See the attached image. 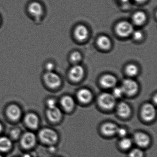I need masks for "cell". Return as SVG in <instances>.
<instances>
[{
  "mask_svg": "<svg viewBox=\"0 0 157 157\" xmlns=\"http://www.w3.org/2000/svg\"><path fill=\"white\" fill-rule=\"evenodd\" d=\"M39 139L43 143L49 145L56 144L58 140V135L55 130L49 128H44L39 132Z\"/></svg>",
  "mask_w": 157,
  "mask_h": 157,
  "instance_id": "obj_1",
  "label": "cell"
},
{
  "mask_svg": "<svg viewBox=\"0 0 157 157\" xmlns=\"http://www.w3.org/2000/svg\"><path fill=\"white\" fill-rule=\"evenodd\" d=\"M43 80L46 85L51 89H56L61 85L60 77L54 71H46L43 76Z\"/></svg>",
  "mask_w": 157,
  "mask_h": 157,
  "instance_id": "obj_2",
  "label": "cell"
},
{
  "mask_svg": "<svg viewBox=\"0 0 157 157\" xmlns=\"http://www.w3.org/2000/svg\"><path fill=\"white\" fill-rule=\"evenodd\" d=\"M100 107L105 110H111L116 105V98L111 94L105 93L100 95L98 100Z\"/></svg>",
  "mask_w": 157,
  "mask_h": 157,
  "instance_id": "obj_3",
  "label": "cell"
},
{
  "mask_svg": "<svg viewBox=\"0 0 157 157\" xmlns=\"http://www.w3.org/2000/svg\"><path fill=\"white\" fill-rule=\"evenodd\" d=\"M36 138L33 132H25L21 138V145L24 148L30 149L35 146Z\"/></svg>",
  "mask_w": 157,
  "mask_h": 157,
  "instance_id": "obj_4",
  "label": "cell"
},
{
  "mask_svg": "<svg viewBox=\"0 0 157 157\" xmlns=\"http://www.w3.org/2000/svg\"><path fill=\"white\" fill-rule=\"evenodd\" d=\"M117 33L122 37H127L134 32L133 25L127 21H122L117 25Z\"/></svg>",
  "mask_w": 157,
  "mask_h": 157,
  "instance_id": "obj_5",
  "label": "cell"
},
{
  "mask_svg": "<svg viewBox=\"0 0 157 157\" xmlns=\"http://www.w3.org/2000/svg\"><path fill=\"white\" fill-rule=\"evenodd\" d=\"M121 88L124 94L127 95H133L136 94L138 91V85L137 82L133 80L127 79L123 81Z\"/></svg>",
  "mask_w": 157,
  "mask_h": 157,
  "instance_id": "obj_6",
  "label": "cell"
},
{
  "mask_svg": "<svg viewBox=\"0 0 157 157\" xmlns=\"http://www.w3.org/2000/svg\"><path fill=\"white\" fill-rule=\"evenodd\" d=\"M156 114V109L151 104H146L142 107L141 115L142 118L145 121L147 122L151 121L155 118Z\"/></svg>",
  "mask_w": 157,
  "mask_h": 157,
  "instance_id": "obj_7",
  "label": "cell"
},
{
  "mask_svg": "<svg viewBox=\"0 0 157 157\" xmlns=\"http://www.w3.org/2000/svg\"><path fill=\"white\" fill-rule=\"evenodd\" d=\"M44 11L43 6L38 2H33L28 5V13L35 18L41 17L44 13Z\"/></svg>",
  "mask_w": 157,
  "mask_h": 157,
  "instance_id": "obj_8",
  "label": "cell"
},
{
  "mask_svg": "<svg viewBox=\"0 0 157 157\" xmlns=\"http://www.w3.org/2000/svg\"><path fill=\"white\" fill-rule=\"evenodd\" d=\"M134 140L137 146L141 147H146L150 143V138L148 135L143 132H137L134 136Z\"/></svg>",
  "mask_w": 157,
  "mask_h": 157,
  "instance_id": "obj_9",
  "label": "cell"
},
{
  "mask_svg": "<svg viewBox=\"0 0 157 157\" xmlns=\"http://www.w3.org/2000/svg\"><path fill=\"white\" fill-rule=\"evenodd\" d=\"M7 116L12 121H16L20 119L22 112L21 108L15 104L11 105L8 106L6 111Z\"/></svg>",
  "mask_w": 157,
  "mask_h": 157,
  "instance_id": "obj_10",
  "label": "cell"
},
{
  "mask_svg": "<svg viewBox=\"0 0 157 157\" xmlns=\"http://www.w3.org/2000/svg\"><path fill=\"white\" fill-rule=\"evenodd\" d=\"M46 115L49 121L53 123H57L61 120L62 112L59 108L56 106L52 108H48L47 110Z\"/></svg>",
  "mask_w": 157,
  "mask_h": 157,
  "instance_id": "obj_11",
  "label": "cell"
},
{
  "mask_svg": "<svg viewBox=\"0 0 157 157\" xmlns=\"http://www.w3.org/2000/svg\"><path fill=\"white\" fill-rule=\"evenodd\" d=\"M25 122L27 126L32 129H36L39 125V118L36 114L29 113L25 117Z\"/></svg>",
  "mask_w": 157,
  "mask_h": 157,
  "instance_id": "obj_12",
  "label": "cell"
},
{
  "mask_svg": "<svg viewBox=\"0 0 157 157\" xmlns=\"http://www.w3.org/2000/svg\"><path fill=\"white\" fill-rule=\"evenodd\" d=\"M84 70L79 65H76L72 67L69 72V77L72 81L78 82L80 80L83 76Z\"/></svg>",
  "mask_w": 157,
  "mask_h": 157,
  "instance_id": "obj_13",
  "label": "cell"
},
{
  "mask_svg": "<svg viewBox=\"0 0 157 157\" xmlns=\"http://www.w3.org/2000/svg\"><path fill=\"white\" fill-rule=\"evenodd\" d=\"M118 127L113 123H106L101 127V131L103 135L106 136H113L117 134Z\"/></svg>",
  "mask_w": 157,
  "mask_h": 157,
  "instance_id": "obj_14",
  "label": "cell"
},
{
  "mask_svg": "<svg viewBox=\"0 0 157 157\" xmlns=\"http://www.w3.org/2000/svg\"><path fill=\"white\" fill-rule=\"evenodd\" d=\"M78 100L82 103L87 104L91 101L93 95L90 91L87 89L80 90L77 94Z\"/></svg>",
  "mask_w": 157,
  "mask_h": 157,
  "instance_id": "obj_15",
  "label": "cell"
},
{
  "mask_svg": "<svg viewBox=\"0 0 157 157\" xmlns=\"http://www.w3.org/2000/svg\"><path fill=\"white\" fill-rule=\"evenodd\" d=\"M117 112L120 117L126 118L131 114V109L130 106L126 103L121 102L117 105Z\"/></svg>",
  "mask_w": 157,
  "mask_h": 157,
  "instance_id": "obj_16",
  "label": "cell"
},
{
  "mask_svg": "<svg viewBox=\"0 0 157 157\" xmlns=\"http://www.w3.org/2000/svg\"><path fill=\"white\" fill-rule=\"evenodd\" d=\"M60 104L64 110L67 112H71L74 109L75 102L72 97L69 96H65L61 99Z\"/></svg>",
  "mask_w": 157,
  "mask_h": 157,
  "instance_id": "obj_17",
  "label": "cell"
},
{
  "mask_svg": "<svg viewBox=\"0 0 157 157\" xmlns=\"http://www.w3.org/2000/svg\"><path fill=\"white\" fill-rule=\"evenodd\" d=\"M100 83L104 88H113L116 84L117 79L113 75H105L101 78Z\"/></svg>",
  "mask_w": 157,
  "mask_h": 157,
  "instance_id": "obj_18",
  "label": "cell"
},
{
  "mask_svg": "<svg viewBox=\"0 0 157 157\" xmlns=\"http://www.w3.org/2000/svg\"><path fill=\"white\" fill-rule=\"evenodd\" d=\"M75 35L79 41H83L88 37V29L84 25H79L75 30Z\"/></svg>",
  "mask_w": 157,
  "mask_h": 157,
  "instance_id": "obj_19",
  "label": "cell"
},
{
  "mask_svg": "<svg viewBox=\"0 0 157 157\" xmlns=\"http://www.w3.org/2000/svg\"><path fill=\"white\" fill-rule=\"evenodd\" d=\"M13 143L9 138L5 136L0 137V151L7 152L11 149Z\"/></svg>",
  "mask_w": 157,
  "mask_h": 157,
  "instance_id": "obj_20",
  "label": "cell"
},
{
  "mask_svg": "<svg viewBox=\"0 0 157 157\" xmlns=\"http://www.w3.org/2000/svg\"><path fill=\"white\" fill-rule=\"evenodd\" d=\"M97 44L99 47L102 49H107L110 48L111 43L108 37L105 36H102L98 38Z\"/></svg>",
  "mask_w": 157,
  "mask_h": 157,
  "instance_id": "obj_21",
  "label": "cell"
},
{
  "mask_svg": "<svg viewBox=\"0 0 157 157\" xmlns=\"http://www.w3.org/2000/svg\"><path fill=\"white\" fill-rule=\"evenodd\" d=\"M146 15L142 12L136 13L133 17V22L137 25H140L143 24L146 21Z\"/></svg>",
  "mask_w": 157,
  "mask_h": 157,
  "instance_id": "obj_22",
  "label": "cell"
},
{
  "mask_svg": "<svg viewBox=\"0 0 157 157\" xmlns=\"http://www.w3.org/2000/svg\"><path fill=\"white\" fill-rule=\"evenodd\" d=\"M132 140L130 138L124 137L119 142V146L123 149L127 150L132 147Z\"/></svg>",
  "mask_w": 157,
  "mask_h": 157,
  "instance_id": "obj_23",
  "label": "cell"
},
{
  "mask_svg": "<svg viewBox=\"0 0 157 157\" xmlns=\"http://www.w3.org/2000/svg\"><path fill=\"white\" fill-rule=\"evenodd\" d=\"M127 74L130 77H134L137 75L138 72V70L136 66L133 64H130L126 68Z\"/></svg>",
  "mask_w": 157,
  "mask_h": 157,
  "instance_id": "obj_24",
  "label": "cell"
},
{
  "mask_svg": "<svg viewBox=\"0 0 157 157\" xmlns=\"http://www.w3.org/2000/svg\"><path fill=\"white\" fill-rule=\"evenodd\" d=\"M143 151L139 148L133 149L128 154V157H143Z\"/></svg>",
  "mask_w": 157,
  "mask_h": 157,
  "instance_id": "obj_25",
  "label": "cell"
},
{
  "mask_svg": "<svg viewBox=\"0 0 157 157\" xmlns=\"http://www.w3.org/2000/svg\"><path fill=\"white\" fill-rule=\"evenodd\" d=\"M124 94L121 87H116L113 91V95L115 98H119Z\"/></svg>",
  "mask_w": 157,
  "mask_h": 157,
  "instance_id": "obj_26",
  "label": "cell"
},
{
  "mask_svg": "<svg viewBox=\"0 0 157 157\" xmlns=\"http://www.w3.org/2000/svg\"><path fill=\"white\" fill-rule=\"evenodd\" d=\"M21 130L19 128H14L11 131L10 136L13 139H17L21 136Z\"/></svg>",
  "mask_w": 157,
  "mask_h": 157,
  "instance_id": "obj_27",
  "label": "cell"
},
{
  "mask_svg": "<svg viewBox=\"0 0 157 157\" xmlns=\"http://www.w3.org/2000/svg\"><path fill=\"white\" fill-rule=\"evenodd\" d=\"M82 56L80 53L78 52H73L71 56V59L74 62L80 61L81 59Z\"/></svg>",
  "mask_w": 157,
  "mask_h": 157,
  "instance_id": "obj_28",
  "label": "cell"
},
{
  "mask_svg": "<svg viewBox=\"0 0 157 157\" xmlns=\"http://www.w3.org/2000/svg\"><path fill=\"white\" fill-rule=\"evenodd\" d=\"M48 108H52L56 106V101L55 99L50 98L47 100L46 102Z\"/></svg>",
  "mask_w": 157,
  "mask_h": 157,
  "instance_id": "obj_29",
  "label": "cell"
},
{
  "mask_svg": "<svg viewBox=\"0 0 157 157\" xmlns=\"http://www.w3.org/2000/svg\"><path fill=\"white\" fill-rule=\"evenodd\" d=\"M117 134L121 137H124L127 134V130H126L125 128H124L118 127Z\"/></svg>",
  "mask_w": 157,
  "mask_h": 157,
  "instance_id": "obj_30",
  "label": "cell"
},
{
  "mask_svg": "<svg viewBox=\"0 0 157 157\" xmlns=\"http://www.w3.org/2000/svg\"><path fill=\"white\" fill-rule=\"evenodd\" d=\"M45 68L46 71H54L55 65L52 62H47L45 66Z\"/></svg>",
  "mask_w": 157,
  "mask_h": 157,
  "instance_id": "obj_31",
  "label": "cell"
},
{
  "mask_svg": "<svg viewBox=\"0 0 157 157\" xmlns=\"http://www.w3.org/2000/svg\"><path fill=\"white\" fill-rule=\"evenodd\" d=\"M132 33H133V37L136 40H140L143 36L142 33L140 31H136L135 32H133Z\"/></svg>",
  "mask_w": 157,
  "mask_h": 157,
  "instance_id": "obj_32",
  "label": "cell"
},
{
  "mask_svg": "<svg viewBox=\"0 0 157 157\" xmlns=\"http://www.w3.org/2000/svg\"><path fill=\"white\" fill-rule=\"evenodd\" d=\"M134 1L138 3H143L147 1V0H134Z\"/></svg>",
  "mask_w": 157,
  "mask_h": 157,
  "instance_id": "obj_33",
  "label": "cell"
},
{
  "mask_svg": "<svg viewBox=\"0 0 157 157\" xmlns=\"http://www.w3.org/2000/svg\"><path fill=\"white\" fill-rule=\"evenodd\" d=\"M119 1L123 3H127L129 2L130 0H119Z\"/></svg>",
  "mask_w": 157,
  "mask_h": 157,
  "instance_id": "obj_34",
  "label": "cell"
},
{
  "mask_svg": "<svg viewBox=\"0 0 157 157\" xmlns=\"http://www.w3.org/2000/svg\"><path fill=\"white\" fill-rule=\"evenodd\" d=\"M2 129H3V126H2V124L1 123H0V134L2 132Z\"/></svg>",
  "mask_w": 157,
  "mask_h": 157,
  "instance_id": "obj_35",
  "label": "cell"
},
{
  "mask_svg": "<svg viewBox=\"0 0 157 157\" xmlns=\"http://www.w3.org/2000/svg\"><path fill=\"white\" fill-rule=\"evenodd\" d=\"M22 157H31V155L29 154H24L23 156H22Z\"/></svg>",
  "mask_w": 157,
  "mask_h": 157,
  "instance_id": "obj_36",
  "label": "cell"
},
{
  "mask_svg": "<svg viewBox=\"0 0 157 157\" xmlns=\"http://www.w3.org/2000/svg\"><path fill=\"white\" fill-rule=\"evenodd\" d=\"M0 157H3V156H2V155H1V154H0Z\"/></svg>",
  "mask_w": 157,
  "mask_h": 157,
  "instance_id": "obj_37",
  "label": "cell"
}]
</instances>
